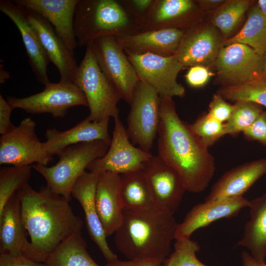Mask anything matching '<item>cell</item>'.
Wrapping results in <instances>:
<instances>
[{"mask_svg": "<svg viewBox=\"0 0 266 266\" xmlns=\"http://www.w3.org/2000/svg\"><path fill=\"white\" fill-rule=\"evenodd\" d=\"M16 193L30 237V259L44 263L63 242L81 232L83 221L74 213L69 200L47 186L37 191L28 183Z\"/></svg>", "mask_w": 266, "mask_h": 266, "instance_id": "cell-1", "label": "cell"}, {"mask_svg": "<svg viewBox=\"0 0 266 266\" xmlns=\"http://www.w3.org/2000/svg\"><path fill=\"white\" fill-rule=\"evenodd\" d=\"M158 155L181 177L187 191L203 192L215 171L214 158L179 117L172 98H161Z\"/></svg>", "mask_w": 266, "mask_h": 266, "instance_id": "cell-2", "label": "cell"}, {"mask_svg": "<svg viewBox=\"0 0 266 266\" xmlns=\"http://www.w3.org/2000/svg\"><path fill=\"white\" fill-rule=\"evenodd\" d=\"M178 223L173 214L157 207L124 211L122 222L115 233L118 250L128 260L164 261L171 251Z\"/></svg>", "mask_w": 266, "mask_h": 266, "instance_id": "cell-3", "label": "cell"}, {"mask_svg": "<svg viewBox=\"0 0 266 266\" xmlns=\"http://www.w3.org/2000/svg\"><path fill=\"white\" fill-rule=\"evenodd\" d=\"M74 29L80 47L101 36L121 37L141 31L120 0H79Z\"/></svg>", "mask_w": 266, "mask_h": 266, "instance_id": "cell-4", "label": "cell"}, {"mask_svg": "<svg viewBox=\"0 0 266 266\" xmlns=\"http://www.w3.org/2000/svg\"><path fill=\"white\" fill-rule=\"evenodd\" d=\"M109 145L99 140L73 145L58 155L59 160L55 165L34 164L32 167L44 178L51 190L70 200L76 181L92 162L105 154Z\"/></svg>", "mask_w": 266, "mask_h": 266, "instance_id": "cell-5", "label": "cell"}, {"mask_svg": "<svg viewBox=\"0 0 266 266\" xmlns=\"http://www.w3.org/2000/svg\"><path fill=\"white\" fill-rule=\"evenodd\" d=\"M83 59L78 66L73 83L85 95L92 121L119 118L118 103L122 97L100 69L91 45L86 46Z\"/></svg>", "mask_w": 266, "mask_h": 266, "instance_id": "cell-6", "label": "cell"}, {"mask_svg": "<svg viewBox=\"0 0 266 266\" xmlns=\"http://www.w3.org/2000/svg\"><path fill=\"white\" fill-rule=\"evenodd\" d=\"M130 106L126 129L128 135L134 145L150 153L158 133L161 98L155 89L139 80Z\"/></svg>", "mask_w": 266, "mask_h": 266, "instance_id": "cell-7", "label": "cell"}, {"mask_svg": "<svg viewBox=\"0 0 266 266\" xmlns=\"http://www.w3.org/2000/svg\"><path fill=\"white\" fill-rule=\"evenodd\" d=\"M98 65L116 88L122 99L130 105L139 78L116 37L103 36L91 44Z\"/></svg>", "mask_w": 266, "mask_h": 266, "instance_id": "cell-8", "label": "cell"}, {"mask_svg": "<svg viewBox=\"0 0 266 266\" xmlns=\"http://www.w3.org/2000/svg\"><path fill=\"white\" fill-rule=\"evenodd\" d=\"M36 124L31 118L22 120L19 125L0 138V164L13 166H47L53 160L45 150L35 133Z\"/></svg>", "mask_w": 266, "mask_h": 266, "instance_id": "cell-9", "label": "cell"}, {"mask_svg": "<svg viewBox=\"0 0 266 266\" xmlns=\"http://www.w3.org/2000/svg\"><path fill=\"white\" fill-rule=\"evenodd\" d=\"M12 108H20L30 114L49 113L56 118H63L68 108L76 106L88 107L83 93L74 83L50 82L41 92L18 98L8 97Z\"/></svg>", "mask_w": 266, "mask_h": 266, "instance_id": "cell-10", "label": "cell"}, {"mask_svg": "<svg viewBox=\"0 0 266 266\" xmlns=\"http://www.w3.org/2000/svg\"><path fill=\"white\" fill-rule=\"evenodd\" d=\"M126 54L139 80L155 89L160 98L184 96L185 88L177 81V75L184 67L175 55Z\"/></svg>", "mask_w": 266, "mask_h": 266, "instance_id": "cell-11", "label": "cell"}, {"mask_svg": "<svg viewBox=\"0 0 266 266\" xmlns=\"http://www.w3.org/2000/svg\"><path fill=\"white\" fill-rule=\"evenodd\" d=\"M114 122L113 135L107 151L103 157L89 165L87 167L89 171L99 173L110 171L121 175L140 170L153 156L151 153L134 146L119 118Z\"/></svg>", "mask_w": 266, "mask_h": 266, "instance_id": "cell-12", "label": "cell"}, {"mask_svg": "<svg viewBox=\"0 0 266 266\" xmlns=\"http://www.w3.org/2000/svg\"><path fill=\"white\" fill-rule=\"evenodd\" d=\"M264 60L252 48L236 43L222 47L215 63L220 81L226 86L261 78Z\"/></svg>", "mask_w": 266, "mask_h": 266, "instance_id": "cell-13", "label": "cell"}, {"mask_svg": "<svg viewBox=\"0 0 266 266\" xmlns=\"http://www.w3.org/2000/svg\"><path fill=\"white\" fill-rule=\"evenodd\" d=\"M156 207L174 214L187 190L178 173L158 155L141 169Z\"/></svg>", "mask_w": 266, "mask_h": 266, "instance_id": "cell-14", "label": "cell"}, {"mask_svg": "<svg viewBox=\"0 0 266 266\" xmlns=\"http://www.w3.org/2000/svg\"><path fill=\"white\" fill-rule=\"evenodd\" d=\"M25 10L49 61L59 72L60 81L73 83L78 66L74 52L68 48L45 18L33 11L26 8Z\"/></svg>", "mask_w": 266, "mask_h": 266, "instance_id": "cell-15", "label": "cell"}, {"mask_svg": "<svg viewBox=\"0 0 266 266\" xmlns=\"http://www.w3.org/2000/svg\"><path fill=\"white\" fill-rule=\"evenodd\" d=\"M100 174L85 171L73 185L71 195L78 200L82 207L87 229L91 238L107 262H110L118 258L108 245L97 209L95 196Z\"/></svg>", "mask_w": 266, "mask_h": 266, "instance_id": "cell-16", "label": "cell"}, {"mask_svg": "<svg viewBox=\"0 0 266 266\" xmlns=\"http://www.w3.org/2000/svg\"><path fill=\"white\" fill-rule=\"evenodd\" d=\"M249 202L242 196L198 203L187 213L183 221L178 224L174 239L177 240L190 238L191 235L200 228L222 218L235 217L243 208L248 207Z\"/></svg>", "mask_w": 266, "mask_h": 266, "instance_id": "cell-17", "label": "cell"}, {"mask_svg": "<svg viewBox=\"0 0 266 266\" xmlns=\"http://www.w3.org/2000/svg\"><path fill=\"white\" fill-rule=\"evenodd\" d=\"M0 10L15 24L21 33L30 66L39 82L49 83L47 66L49 59L26 14L25 8L11 0H1Z\"/></svg>", "mask_w": 266, "mask_h": 266, "instance_id": "cell-18", "label": "cell"}, {"mask_svg": "<svg viewBox=\"0 0 266 266\" xmlns=\"http://www.w3.org/2000/svg\"><path fill=\"white\" fill-rule=\"evenodd\" d=\"M187 30L175 55L183 67L215 63L222 48L216 31L210 26Z\"/></svg>", "mask_w": 266, "mask_h": 266, "instance_id": "cell-19", "label": "cell"}, {"mask_svg": "<svg viewBox=\"0 0 266 266\" xmlns=\"http://www.w3.org/2000/svg\"><path fill=\"white\" fill-rule=\"evenodd\" d=\"M185 32L178 28L141 31L116 38L126 54L167 57L175 55Z\"/></svg>", "mask_w": 266, "mask_h": 266, "instance_id": "cell-20", "label": "cell"}, {"mask_svg": "<svg viewBox=\"0 0 266 266\" xmlns=\"http://www.w3.org/2000/svg\"><path fill=\"white\" fill-rule=\"evenodd\" d=\"M14 3L45 18L73 52L77 46L74 20L79 0H14Z\"/></svg>", "mask_w": 266, "mask_h": 266, "instance_id": "cell-21", "label": "cell"}, {"mask_svg": "<svg viewBox=\"0 0 266 266\" xmlns=\"http://www.w3.org/2000/svg\"><path fill=\"white\" fill-rule=\"evenodd\" d=\"M110 118L100 121H92L87 117L73 127L60 131L55 128L46 131L44 149L53 157L58 155L66 147L84 142L102 140L110 145L111 138L108 132Z\"/></svg>", "mask_w": 266, "mask_h": 266, "instance_id": "cell-22", "label": "cell"}, {"mask_svg": "<svg viewBox=\"0 0 266 266\" xmlns=\"http://www.w3.org/2000/svg\"><path fill=\"white\" fill-rule=\"evenodd\" d=\"M120 182V174L106 171L100 174L97 183L96 204L106 237L115 233L123 218Z\"/></svg>", "mask_w": 266, "mask_h": 266, "instance_id": "cell-23", "label": "cell"}, {"mask_svg": "<svg viewBox=\"0 0 266 266\" xmlns=\"http://www.w3.org/2000/svg\"><path fill=\"white\" fill-rule=\"evenodd\" d=\"M266 174V159L245 163L224 173L212 187L204 201L220 200L243 196Z\"/></svg>", "mask_w": 266, "mask_h": 266, "instance_id": "cell-24", "label": "cell"}, {"mask_svg": "<svg viewBox=\"0 0 266 266\" xmlns=\"http://www.w3.org/2000/svg\"><path fill=\"white\" fill-rule=\"evenodd\" d=\"M25 230L20 200L15 193L0 214V253L24 255L30 258L31 245Z\"/></svg>", "mask_w": 266, "mask_h": 266, "instance_id": "cell-25", "label": "cell"}, {"mask_svg": "<svg viewBox=\"0 0 266 266\" xmlns=\"http://www.w3.org/2000/svg\"><path fill=\"white\" fill-rule=\"evenodd\" d=\"M195 8V2L191 0H155L141 31L184 29L182 26L189 23Z\"/></svg>", "mask_w": 266, "mask_h": 266, "instance_id": "cell-26", "label": "cell"}, {"mask_svg": "<svg viewBox=\"0 0 266 266\" xmlns=\"http://www.w3.org/2000/svg\"><path fill=\"white\" fill-rule=\"evenodd\" d=\"M250 218L244 227L242 238L234 245L247 248L255 258L265 261L266 257V192L250 200Z\"/></svg>", "mask_w": 266, "mask_h": 266, "instance_id": "cell-27", "label": "cell"}, {"mask_svg": "<svg viewBox=\"0 0 266 266\" xmlns=\"http://www.w3.org/2000/svg\"><path fill=\"white\" fill-rule=\"evenodd\" d=\"M120 192L124 211H136L156 207L141 170L121 174Z\"/></svg>", "mask_w": 266, "mask_h": 266, "instance_id": "cell-28", "label": "cell"}, {"mask_svg": "<svg viewBox=\"0 0 266 266\" xmlns=\"http://www.w3.org/2000/svg\"><path fill=\"white\" fill-rule=\"evenodd\" d=\"M236 43L249 46L261 56L266 54V18L258 4L249 11L241 29L223 44L227 46Z\"/></svg>", "mask_w": 266, "mask_h": 266, "instance_id": "cell-29", "label": "cell"}, {"mask_svg": "<svg viewBox=\"0 0 266 266\" xmlns=\"http://www.w3.org/2000/svg\"><path fill=\"white\" fill-rule=\"evenodd\" d=\"M44 263L46 266H100L88 254L81 232L63 242Z\"/></svg>", "mask_w": 266, "mask_h": 266, "instance_id": "cell-30", "label": "cell"}, {"mask_svg": "<svg viewBox=\"0 0 266 266\" xmlns=\"http://www.w3.org/2000/svg\"><path fill=\"white\" fill-rule=\"evenodd\" d=\"M218 94L224 99L237 101L252 102L266 107V78L247 83L223 86Z\"/></svg>", "mask_w": 266, "mask_h": 266, "instance_id": "cell-31", "label": "cell"}, {"mask_svg": "<svg viewBox=\"0 0 266 266\" xmlns=\"http://www.w3.org/2000/svg\"><path fill=\"white\" fill-rule=\"evenodd\" d=\"M32 166L1 167L0 170V214L10 199L28 184Z\"/></svg>", "mask_w": 266, "mask_h": 266, "instance_id": "cell-32", "label": "cell"}, {"mask_svg": "<svg viewBox=\"0 0 266 266\" xmlns=\"http://www.w3.org/2000/svg\"><path fill=\"white\" fill-rule=\"evenodd\" d=\"M250 3L247 0H226L215 12L212 23L223 34L228 35L239 23Z\"/></svg>", "mask_w": 266, "mask_h": 266, "instance_id": "cell-33", "label": "cell"}, {"mask_svg": "<svg viewBox=\"0 0 266 266\" xmlns=\"http://www.w3.org/2000/svg\"><path fill=\"white\" fill-rule=\"evenodd\" d=\"M263 111L261 105L249 101H237L230 119L224 123L226 134L235 136L248 129Z\"/></svg>", "mask_w": 266, "mask_h": 266, "instance_id": "cell-34", "label": "cell"}, {"mask_svg": "<svg viewBox=\"0 0 266 266\" xmlns=\"http://www.w3.org/2000/svg\"><path fill=\"white\" fill-rule=\"evenodd\" d=\"M200 248L198 242L190 238L176 240L173 252L164 261L162 266H207L196 256Z\"/></svg>", "mask_w": 266, "mask_h": 266, "instance_id": "cell-35", "label": "cell"}, {"mask_svg": "<svg viewBox=\"0 0 266 266\" xmlns=\"http://www.w3.org/2000/svg\"><path fill=\"white\" fill-rule=\"evenodd\" d=\"M189 125L192 131L208 148L226 135L224 124L207 113L201 115Z\"/></svg>", "mask_w": 266, "mask_h": 266, "instance_id": "cell-36", "label": "cell"}, {"mask_svg": "<svg viewBox=\"0 0 266 266\" xmlns=\"http://www.w3.org/2000/svg\"><path fill=\"white\" fill-rule=\"evenodd\" d=\"M155 0H121L123 6L141 27L149 13Z\"/></svg>", "mask_w": 266, "mask_h": 266, "instance_id": "cell-37", "label": "cell"}, {"mask_svg": "<svg viewBox=\"0 0 266 266\" xmlns=\"http://www.w3.org/2000/svg\"><path fill=\"white\" fill-rule=\"evenodd\" d=\"M233 108L234 105L226 102L223 97L218 93L213 95L207 113L224 124L230 119Z\"/></svg>", "mask_w": 266, "mask_h": 266, "instance_id": "cell-38", "label": "cell"}, {"mask_svg": "<svg viewBox=\"0 0 266 266\" xmlns=\"http://www.w3.org/2000/svg\"><path fill=\"white\" fill-rule=\"evenodd\" d=\"M242 133L245 139L257 141L266 146V112L263 111L255 122Z\"/></svg>", "mask_w": 266, "mask_h": 266, "instance_id": "cell-39", "label": "cell"}, {"mask_svg": "<svg viewBox=\"0 0 266 266\" xmlns=\"http://www.w3.org/2000/svg\"><path fill=\"white\" fill-rule=\"evenodd\" d=\"M210 76V72L206 66L198 65L190 67L185 75V78L190 86L199 88L205 85Z\"/></svg>", "mask_w": 266, "mask_h": 266, "instance_id": "cell-40", "label": "cell"}, {"mask_svg": "<svg viewBox=\"0 0 266 266\" xmlns=\"http://www.w3.org/2000/svg\"><path fill=\"white\" fill-rule=\"evenodd\" d=\"M0 266H46L45 263L33 261L24 255L0 253Z\"/></svg>", "mask_w": 266, "mask_h": 266, "instance_id": "cell-41", "label": "cell"}, {"mask_svg": "<svg viewBox=\"0 0 266 266\" xmlns=\"http://www.w3.org/2000/svg\"><path fill=\"white\" fill-rule=\"evenodd\" d=\"M13 109L8 101L0 95V133L1 135L15 127L10 119Z\"/></svg>", "mask_w": 266, "mask_h": 266, "instance_id": "cell-42", "label": "cell"}, {"mask_svg": "<svg viewBox=\"0 0 266 266\" xmlns=\"http://www.w3.org/2000/svg\"><path fill=\"white\" fill-rule=\"evenodd\" d=\"M163 261L156 259H137L107 262L106 266H162Z\"/></svg>", "mask_w": 266, "mask_h": 266, "instance_id": "cell-43", "label": "cell"}, {"mask_svg": "<svg viewBox=\"0 0 266 266\" xmlns=\"http://www.w3.org/2000/svg\"><path fill=\"white\" fill-rule=\"evenodd\" d=\"M243 266H266L265 261L259 260L251 254L246 251H243L241 254Z\"/></svg>", "mask_w": 266, "mask_h": 266, "instance_id": "cell-44", "label": "cell"}, {"mask_svg": "<svg viewBox=\"0 0 266 266\" xmlns=\"http://www.w3.org/2000/svg\"><path fill=\"white\" fill-rule=\"evenodd\" d=\"M226 0H198L199 6L205 9H211L220 7Z\"/></svg>", "mask_w": 266, "mask_h": 266, "instance_id": "cell-45", "label": "cell"}, {"mask_svg": "<svg viewBox=\"0 0 266 266\" xmlns=\"http://www.w3.org/2000/svg\"><path fill=\"white\" fill-rule=\"evenodd\" d=\"M9 78V72H7L6 70H4L3 67H1L0 68V83H3L4 82L5 80Z\"/></svg>", "mask_w": 266, "mask_h": 266, "instance_id": "cell-46", "label": "cell"}, {"mask_svg": "<svg viewBox=\"0 0 266 266\" xmlns=\"http://www.w3.org/2000/svg\"><path fill=\"white\" fill-rule=\"evenodd\" d=\"M257 4L266 18V0H259Z\"/></svg>", "mask_w": 266, "mask_h": 266, "instance_id": "cell-47", "label": "cell"}, {"mask_svg": "<svg viewBox=\"0 0 266 266\" xmlns=\"http://www.w3.org/2000/svg\"><path fill=\"white\" fill-rule=\"evenodd\" d=\"M261 78H266V54L264 56L263 69Z\"/></svg>", "mask_w": 266, "mask_h": 266, "instance_id": "cell-48", "label": "cell"}, {"mask_svg": "<svg viewBox=\"0 0 266 266\" xmlns=\"http://www.w3.org/2000/svg\"></svg>", "mask_w": 266, "mask_h": 266, "instance_id": "cell-49", "label": "cell"}]
</instances>
